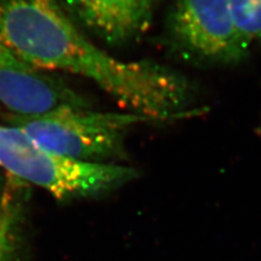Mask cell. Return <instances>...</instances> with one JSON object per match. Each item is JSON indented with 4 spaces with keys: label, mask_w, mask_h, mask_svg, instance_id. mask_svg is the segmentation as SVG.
I'll return each instance as SVG.
<instances>
[{
    "label": "cell",
    "mask_w": 261,
    "mask_h": 261,
    "mask_svg": "<svg viewBox=\"0 0 261 261\" xmlns=\"http://www.w3.org/2000/svg\"><path fill=\"white\" fill-rule=\"evenodd\" d=\"M0 43L44 71L94 82L132 113L169 122L199 112L190 108L192 86L151 61H123L93 44L59 0H0Z\"/></svg>",
    "instance_id": "cell-1"
},
{
    "label": "cell",
    "mask_w": 261,
    "mask_h": 261,
    "mask_svg": "<svg viewBox=\"0 0 261 261\" xmlns=\"http://www.w3.org/2000/svg\"><path fill=\"white\" fill-rule=\"evenodd\" d=\"M0 166L60 202L103 197L140 174L128 166L82 162L60 156L43 148L11 124L0 125Z\"/></svg>",
    "instance_id": "cell-2"
},
{
    "label": "cell",
    "mask_w": 261,
    "mask_h": 261,
    "mask_svg": "<svg viewBox=\"0 0 261 261\" xmlns=\"http://www.w3.org/2000/svg\"><path fill=\"white\" fill-rule=\"evenodd\" d=\"M43 148L73 160L119 165L126 159L125 136L137 124L158 122L136 113L98 112L91 108H61L39 116H9Z\"/></svg>",
    "instance_id": "cell-3"
},
{
    "label": "cell",
    "mask_w": 261,
    "mask_h": 261,
    "mask_svg": "<svg viewBox=\"0 0 261 261\" xmlns=\"http://www.w3.org/2000/svg\"><path fill=\"white\" fill-rule=\"evenodd\" d=\"M169 30L179 50L200 62L235 64L249 53L250 44L236 30L227 0H174Z\"/></svg>",
    "instance_id": "cell-4"
},
{
    "label": "cell",
    "mask_w": 261,
    "mask_h": 261,
    "mask_svg": "<svg viewBox=\"0 0 261 261\" xmlns=\"http://www.w3.org/2000/svg\"><path fill=\"white\" fill-rule=\"evenodd\" d=\"M0 103L14 116L61 108H91L88 99L59 77L23 60L0 43Z\"/></svg>",
    "instance_id": "cell-5"
},
{
    "label": "cell",
    "mask_w": 261,
    "mask_h": 261,
    "mask_svg": "<svg viewBox=\"0 0 261 261\" xmlns=\"http://www.w3.org/2000/svg\"><path fill=\"white\" fill-rule=\"evenodd\" d=\"M69 15L103 42L122 45L148 30L156 0H59Z\"/></svg>",
    "instance_id": "cell-6"
},
{
    "label": "cell",
    "mask_w": 261,
    "mask_h": 261,
    "mask_svg": "<svg viewBox=\"0 0 261 261\" xmlns=\"http://www.w3.org/2000/svg\"><path fill=\"white\" fill-rule=\"evenodd\" d=\"M236 30L250 45L261 39V0H227Z\"/></svg>",
    "instance_id": "cell-7"
}]
</instances>
